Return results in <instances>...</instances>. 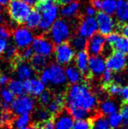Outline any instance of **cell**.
<instances>
[{"label":"cell","instance_id":"cell-1","mask_svg":"<svg viewBox=\"0 0 128 129\" xmlns=\"http://www.w3.org/2000/svg\"><path fill=\"white\" fill-rule=\"evenodd\" d=\"M65 104L68 108L77 107L91 112L97 107V99L92 90L87 84H71L65 98Z\"/></svg>","mask_w":128,"mask_h":129},{"label":"cell","instance_id":"cell-2","mask_svg":"<svg viewBox=\"0 0 128 129\" xmlns=\"http://www.w3.org/2000/svg\"><path fill=\"white\" fill-rule=\"evenodd\" d=\"M37 10L41 16L39 27L42 33H48L52 25L58 19L60 8L56 0H48L44 3H39Z\"/></svg>","mask_w":128,"mask_h":129},{"label":"cell","instance_id":"cell-3","mask_svg":"<svg viewBox=\"0 0 128 129\" xmlns=\"http://www.w3.org/2000/svg\"><path fill=\"white\" fill-rule=\"evenodd\" d=\"M39 79L45 83H51L55 86H62L67 82L65 69L58 63H52L40 71Z\"/></svg>","mask_w":128,"mask_h":129},{"label":"cell","instance_id":"cell-4","mask_svg":"<svg viewBox=\"0 0 128 129\" xmlns=\"http://www.w3.org/2000/svg\"><path fill=\"white\" fill-rule=\"evenodd\" d=\"M49 39L55 45L68 42L71 38V27L63 19H58L50 27Z\"/></svg>","mask_w":128,"mask_h":129},{"label":"cell","instance_id":"cell-5","mask_svg":"<svg viewBox=\"0 0 128 129\" xmlns=\"http://www.w3.org/2000/svg\"><path fill=\"white\" fill-rule=\"evenodd\" d=\"M32 11V7L23 0H11L8 4V12L12 21L22 24Z\"/></svg>","mask_w":128,"mask_h":129},{"label":"cell","instance_id":"cell-6","mask_svg":"<svg viewBox=\"0 0 128 129\" xmlns=\"http://www.w3.org/2000/svg\"><path fill=\"white\" fill-rule=\"evenodd\" d=\"M35 105V101L29 95H21L15 98L10 105V110L16 115L30 114Z\"/></svg>","mask_w":128,"mask_h":129},{"label":"cell","instance_id":"cell-7","mask_svg":"<svg viewBox=\"0 0 128 129\" xmlns=\"http://www.w3.org/2000/svg\"><path fill=\"white\" fill-rule=\"evenodd\" d=\"M54 54L57 63L60 65H68L74 60L75 51L68 42L56 45L54 49Z\"/></svg>","mask_w":128,"mask_h":129},{"label":"cell","instance_id":"cell-8","mask_svg":"<svg viewBox=\"0 0 128 129\" xmlns=\"http://www.w3.org/2000/svg\"><path fill=\"white\" fill-rule=\"evenodd\" d=\"M12 37H13L16 48H20V49H24L31 46L34 39L32 30L28 29L26 26L17 27L13 31Z\"/></svg>","mask_w":128,"mask_h":129},{"label":"cell","instance_id":"cell-9","mask_svg":"<svg viewBox=\"0 0 128 129\" xmlns=\"http://www.w3.org/2000/svg\"><path fill=\"white\" fill-rule=\"evenodd\" d=\"M31 48L35 54H39L48 58L54 53L55 47H54V43L49 38L39 36L33 39Z\"/></svg>","mask_w":128,"mask_h":129},{"label":"cell","instance_id":"cell-10","mask_svg":"<svg viewBox=\"0 0 128 129\" xmlns=\"http://www.w3.org/2000/svg\"><path fill=\"white\" fill-rule=\"evenodd\" d=\"M96 20L97 24V32L103 36H107L108 34L115 32L116 29V22L111 15L100 12L96 15Z\"/></svg>","mask_w":128,"mask_h":129},{"label":"cell","instance_id":"cell-11","mask_svg":"<svg viewBox=\"0 0 128 129\" xmlns=\"http://www.w3.org/2000/svg\"><path fill=\"white\" fill-rule=\"evenodd\" d=\"M127 64L126 56L118 52H114L111 54L105 60L106 70L113 72L118 73L125 70Z\"/></svg>","mask_w":128,"mask_h":129},{"label":"cell","instance_id":"cell-12","mask_svg":"<svg viewBox=\"0 0 128 129\" xmlns=\"http://www.w3.org/2000/svg\"><path fill=\"white\" fill-rule=\"evenodd\" d=\"M14 69L18 78L21 81L31 79L33 77L35 73V70L31 66V64L26 61L22 60L18 55L14 58Z\"/></svg>","mask_w":128,"mask_h":129},{"label":"cell","instance_id":"cell-13","mask_svg":"<svg viewBox=\"0 0 128 129\" xmlns=\"http://www.w3.org/2000/svg\"><path fill=\"white\" fill-rule=\"evenodd\" d=\"M106 45L105 37L100 34H96L89 38L86 45V52L89 55H99L104 50Z\"/></svg>","mask_w":128,"mask_h":129},{"label":"cell","instance_id":"cell-14","mask_svg":"<svg viewBox=\"0 0 128 129\" xmlns=\"http://www.w3.org/2000/svg\"><path fill=\"white\" fill-rule=\"evenodd\" d=\"M77 33L80 36L89 39L97 34V24L95 17H84L78 26Z\"/></svg>","mask_w":128,"mask_h":129},{"label":"cell","instance_id":"cell-15","mask_svg":"<svg viewBox=\"0 0 128 129\" xmlns=\"http://www.w3.org/2000/svg\"><path fill=\"white\" fill-rule=\"evenodd\" d=\"M24 83L25 93L33 97H39L41 93L45 91L46 84L39 78L32 77L31 79L23 81Z\"/></svg>","mask_w":128,"mask_h":129},{"label":"cell","instance_id":"cell-16","mask_svg":"<svg viewBox=\"0 0 128 129\" xmlns=\"http://www.w3.org/2000/svg\"><path fill=\"white\" fill-rule=\"evenodd\" d=\"M106 70L105 59L101 54L91 55L89 59V73L93 77H101Z\"/></svg>","mask_w":128,"mask_h":129},{"label":"cell","instance_id":"cell-17","mask_svg":"<svg viewBox=\"0 0 128 129\" xmlns=\"http://www.w3.org/2000/svg\"><path fill=\"white\" fill-rule=\"evenodd\" d=\"M74 119L68 112H61L55 115L54 120L55 129H72Z\"/></svg>","mask_w":128,"mask_h":129},{"label":"cell","instance_id":"cell-18","mask_svg":"<svg viewBox=\"0 0 128 129\" xmlns=\"http://www.w3.org/2000/svg\"><path fill=\"white\" fill-rule=\"evenodd\" d=\"M75 67L77 70L82 74L89 73V59L90 55L85 50H82V51H78L75 55Z\"/></svg>","mask_w":128,"mask_h":129},{"label":"cell","instance_id":"cell-19","mask_svg":"<svg viewBox=\"0 0 128 129\" xmlns=\"http://www.w3.org/2000/svg\"><path fill=\"white\" fill-rule=\"evenodd\" d=\"M114 14L119 23L125 24L128 22V5L126 0H117V7Z\"/></svg>","mask_w":128,"mask_h":129},{"label":"cell","instance_id":"cell-20","mask_svg":"<svg viewBox=\"0 0 128 129\" xmlns=\"http://www.w3.org/2000/svg\"><path fill=\"white\" fill-rule=\"evenodd\" d=\"M65 105V98L62 95H57L53 98L48 105V111L52 116H55L62 112Z\"/></svg>","mask_w":128,"mask_h":129},{"label":"cell","instance_id":"cell-21","mask_svg":"<svg viewBox=\"0 0 128 129\" xmlns=\"http://www.w3.org/2000/svg\"><path fill=\"white\" fill-rule=\"evenodd\" d=\"M65 75H66V79L71 84H76L80 83L82 79V74L77 70L75 66H68L65 69Z\"/></svg>","mask_w":128,"mask_h":129},{"label":"cell","instance_id":"cell-22","mask_svg":"<svg viewBox=\"0 0 128 129\" xmlns=\"http://www.w3.org/2000/svg\"><path fill=\"white\" fill-rule=\"evenodd\" d=\"M80 11V4L77 1L63 5L60 10V13L63 18H73L77 15Z\"/></svg>","mask_w":128,"mask_h":129},{"label":"cell","instance_id":"cell-23","mask_svg":"<svg viewBox=\"0 0 128 129\" xmlns=\"http://www.w3.org/2000/svg\"><path fill=\"white\" fill-rule=\"evenodd\" d=\"M118 106L116 102H114L111 99H106V100L103 101L99 105V110H100L101 113L103 116H109L112 113L118 112Z\"/></svg>","mask_w":128,"mask_h":129},{"label":"cell","instance_id":"cell-24","mask_svg":"<svg viewBox=\"0 0 128 129\" xmlns=\"http://www.w3.org/2000/svg\"><path fill=\"white\" fill-rule=\"evenodd\" d=\"M41 16L40 13L38 10H32L31 12L29 13V15L27 16L25 24L26 26L30 30H33L39 27V22H40Z\"/></svg>","mask_w":128,"mask_h":129},{"label":"cell","instance_id":"cell-25","mask_svg":"<svg viewBox=\"0 0 128 129\" xmlns=\"http://www.w3.org/2000/svg\"><path fill=\"white\" fill-rule=\"evenodd\" d=\"M8 89L14 96H21L25 94L24 90V83L19 79H13L10 80L8 83Z\"/></svg>","mask_w":128,"mask_h":129},{"label":"cell","instance_id":"cell-26","mask_svg":"<svg viewBox=\"0 0 128 129\" xmlns=\"http://www.w3.org/2000/svg\"><path fill=\"white\" fill-rule=\"evenodd\" d=\"M48 58L42 55H39V54H33V56L30 60V64L33 68L34 70L37 71H41L44 70L46 67H48Z\"/></svg>","mask_w":128,"mask_h":129},{"label":"cell","instance_id":"cell-27","mask_svg":"<svg viewBox=\"0 0 128 129\" xmlns=\"http://www.w3.org/2000/svg\"><path fill=\"white\" fill-rule=\"evenodd\" d=\"M70 42L69 44L74 48V50L76 51H82L86 48V45H87V39L82 37L79 34H75L73 37L70 38Z\"/></svg>","mask_w":128,"mask_h":129},{"label":"cell","instance_id":"cell-28","mask_svg":"<svg viewBox=\"0 0 128 129\" xmlns=\"http://www.w3.org/2000/svg\"><path fill=\"white\" fill-rule=\"evenodd\" d=\"M112 48H114L115 52L120 53L125 56L128 55V39L124 36H120Z\"/></svg>","mask_w":128,"mask_h":129},{"label":"cell","instance_id":"cell-29","mask_svg":"<svg viewBox=\"0 0 128 129\" xmlns=\"http://www.w3.org/2000/svg\"><path fill=\"white\" fill-rule=\"evenodd\" d=\"M107 121L109 126L111 129H118L123 125V119L120 114V112H115L111 115H109L107 118Z\"/></svg>","mask_w":128,"mask_h":129},{"label":"cell","instance_id":"cell-30","mask_svg":"<svg viewBox=\"0 0 128 129\" xmlns=\"http://www.w3.org/2000/svg\"><path fill=\"white\" fill-rule=\"evenodd\" d=\"M117 7V0H102L101 5V12L106 13L108 15H111L115 13Z\"/></svg>","mask_w":128,"mask_h":129},{"label":"cell","instance_id":"cell-31","mask_svg":"<svg viewBox=\"0 0 128 129\" xmlns=\"http://www.w3.org/2000/svg\"><path fill=\"white\" fill-rule=\"evenodd\" d=\"M31 122V117L29 114H22L18 115L13 120V126L16 129H22L29 126Z\"/></svg>","mask_w":128,"mask_h":129},{"label":"cell","instance_id":"cell-32","mask_svg":"<svg viewBox=\"0 0 128 129\" xmlns=\"http://www.w3.org/2000/svg\"><path fill=\"white\" fill-rule=\"evenodd\" d=\"M68 109V113L72 117L74 120L82 119H87L90 115V112L84 110L82 108H77V107H71Z\"/></svg>","mask_w":128,"mask_h":129},{"label":"cell","instance_id":"cell-33","mask_svg":"<svg viewBox=\"0 0 128 129\" xmlns=\"http://www.w3.org/2000/svg\"><path fill=\"white\" fill-rule=\"evenodd\" d=\"M91 129H111L106 117L97 116L91 120Z\"/></svg>","mask_w":128,"mask_h":129},{"label":"cell","instance_id":"cell-34","mask_svg":"<svg viewBox=\"0 0 128 129\" xmlns=\"http://www.w3.org/2000/svg\"><path fill=\"white\" fill-rule=\"evenodd\" d=\"M72 129H91V119L87 118L74 120Z\"/></svg>","mask_w":128,"mask_h":129},{"label":"cell","instance_id":"cell-35","mask_svg":"<svg viewBox=\"0 0 128 129\" xmlns=\"http://www.w3.org/2000/svg\"><path fill=\"white\" fill-rule=\"evenodd\" d=\"M121 87L122 86H120V84L118 83H116V82L114 83V82H112V83H110V84L106 85L105 90L109 95L112 96V97H116V96L119 95Z\"/></svg>","mask_w":128,"mask_h":129},{"label":"cell","instance_id":"cell-36","mask_svg":"<svg viewBox=\"0 0 128 129\" xmlns=\"http://www.w3.org/2000/svg\"><path fill=\"white\" fill-rule=\"evenodd\" d=\"M0 97L2 99V103L6 104V105H11L15 99V96L8 89H3L2 91L0 92Z\"/></svg>","mask_w":128,"mask_h":129},{"label":"cell","instance_id":"cell-37","mask_svg":"<svg viewBox=\"0 0 128 129\" xmlns=\"http://www.w3.org/2000/svg\"><path fill=\"white\" fill-rule=\"evenodd\" d=\"M51 118L52 115L48 111V109H41V110L38 111L37 113H36V119L39 123L49 120V119H51Z\"/></svg>","mask_w":128,"mask_h":129},{"label":"cell","instance_id":"cell-38","mask_svg":"<svg viewBox=\"0 0 128 129\" xmlns=\"http://www.w3.org/2000/svg\"><path fill=\"white\" fill-rule=\"evenodd\" d=\"M4 56L5 59L12 60L17 56V48L14 45H7L5 52H4Z\"/></svg>","mask_w":128,"mask_h":129},{"label":"cell","instance_id":"cell-39","mask_svg":"<svg viewBox=\"0 0 128 129\" xmlns=\"http://www.w3.org/2000/svg\"><path fill=\"white\" fill-rule=\"evenodd\" d=\"M101 78H102V82L104 85H108L110 83H111L114 80V74L113 72L110 71L108 70H105L104 71V73L101 75Z\"/></svg>","mask_w":128,"mask_h":129},{"label":"cell","instance_id":"cell-40","mask_svg":"<svg viewBox=\"0 0 128 129\" xmlns=\"http://www.w3.org/2000/svg\"><path fill=\"white\" fill-rule=\"evenodd\" d=\"M52 99H53V97H52V95L50 94V92L46 91V90H45L43 93H41L40 95L39 96V103H40L43 106L48 105V104L51 102Z\"/></svg>","mask_w":128,"mask_h":129},{"label":"cell","instance_id":"cell-41","mask_svg":"<svg viewBox=\"0 0 128 129\" xmlns=\"http://www.w3.org/2000/svg\"><path fill=\"white\" fill-rule=\"evenodd\" d=\"M120 36H121L120 35V34H118V33H117V32H113V33H111V34H108L105 38L106 44H108L109 46L112 47L113 45L116 43V41H118V38H119Z\"/></svg>","mask_w":128,"mask_h":129},{"label":"cell","instance_id":"cell-42","mask_svg":"<svg viewBox=\"0 0 128 129\" xmlns=\"http://www.w3.org/2000/svg\"><path fill=\"white\" fill-rule=\"evenodd\" d=\"M34 53L31 48V47H28L24 49H22V52L19 54V57L21 58L24 61H28V60H31V58L33 56Z\"/></svg>","mask_w":128,"mask_h":129},{"label":"cell","instance_id":"cell-43","mask_svg":"<svg viewBox=\"0 0 128 129\" xmlns=\"http://www.w3.org/2000/svg\"><path fill=\"white\" fill-rule=\"evenodd\" d=\"M120 99L122 100V102L124 104H128V84L125 85V86L121 87V90H120L119 95Z\"/></svg>","mask_w":128,"mask_h":129},{"label":"cell","instance_id":"cell-44","mask_svg":"<svg viewBox=\"0 0 128 129\" xmlns=\"http://www.w3.org/2000/svg\"><path fill=\"white\" fill-rule=\"evenodd\" d=\"M120 114L123 119V125H125V127L128 128V104H125L121 109Z\"/></svg>","mask_w":128,"mask_h":129},{"label":"cell","instance_id":"cell-45","mask_svg":"<svg viewBox=\"0 0 128 129\" xmlns=\"http://www.w3.org/2000/svg\"><path fill=\"white\" fill-rule=\"evenodd\" d=\"M38 129H55L54 121L49 119V120H47L45 122L39 123V126Z\"/></svg>","mask_w":128,"mask_h":129},{"label":"cell","instance_id":"cell-46","mask_svg":"<svg viewBox=\"0 0 128 129\" xmlns=\"http://www.w3.org/2000/svg\"><path fill=\"white\" fill-rule=\"evenodd\" d=\"M84 13H85L86 17H96L97 15V10L91 5H89L85 8V11H84Z\"/></svg>","mask_w":128,"mask_h":129},{"label":"cell","instance_id":"cell-47","mask_svg":"<svg viewBox=\"0 0 128 129\" xmlns=\"http://www.w3.org/2000/svg\"><path fill=\"white\" fill-rule=\"evenodd\" d=\"M10 31H9V29L7 27L0 26V38L7 40L10 37Z\"/></svg>","mask_w":128,"mask_h":129},{"label":"cell","instance_id":"cell-48","mask_svg":"<svg viewBox=\"0 0 128 129\" xmlns=\"http://www.w3.org/2000/svg\"><path fill=\"white\" fill-rule=\"evenodd\" d=\"M7 45H8L7 40H5V39H2V38H0V55L4 54V52H5Z\"/></svg>","mask_w":128,"mask_h":129},{"label":"cell","instance_id":"cell-49","mask_svg":"<svg viewBox=\"0 0 128 129\" xmlns=\"http://www.w3.org/2000/svg\"><path fill=\"white\" fill-rule=\"evenodd\" d=\"M121 34L122 36H124L125 38L128 39V22L123 24V26L121 27Z\"/></svg>","mask_w":128,"mask_h":129},{"label":"cell","instance_id":"cell-50","mask_svg":"<svg viewBox=\"0 0 128 129\" xmlns=\"http://www.w3.org/2000/svg\"><path fill=\"white\" fill-rule=\"evenodd\" d=\"M101 5H102V0H91V5L94 7L97 11L101 9Z\"/></svg>","mask_w":128,"mask_h":129},{"label":"cell","instance_id":"cell-51","mask_svg":"<svg viewBox=\"0 0 128 129\" xmlns=\"http://www.w3.org/2000/svg\"><path fill=\"white\" fill-rule=\"evenodd\" d=\"M9 81V77L8 76H5V75H1L0 76V85H5V84H8Z\"/></svg>","mask_w":128,"mask_h":129},{"label":"cell","instance_id":"cell-52","mask_svg":"<svg viewBox=\"0 0 128 129\" xmlns=\"http://www.w3.org/2000/svg\"><path fill=\"white\" fill-rule=\"evenodd\" d=\"M23 1L25 2L26 4H27L28 5H30V6H34V5H36V4L38 3L37 0H23Z\"/></svg>","mask_w":128,"mask_h":129},{"label":"cell","instance_id":"cell-53","mask_svg":"<svg viewBox=\"0 0 128 129\" xmlns=\"http://www.w3.org/2000/svg\"><path fill=\"white\" fill-rule=\"evenodd\" d=\"M60 4L62 5H66V4H68V3H71V2H75V1H77V0H57Z\"/></svg>","mask_w":128,"mask_h":129},{"label":"cell","instance_id":"cell-54","mask_svg":"<svg viewBox=\"0 0 128 129\" xmlns=\"http://www.w3.org/2000/svg\"><path fill=\"white\" fill-rule=\"evenodd\" d=\"M10 2H11V0H0V5H1V6H5V5H8Z\"/></svg>","mask_w":128,"mask_h":129},{"label":"cell","instance_id":"cell-55","mask_svg":"<svg viewBox=\"0 0 128 129\" xmlns=\"http://www.w3.org/2000/svg\"><path fill=\"white\" fill-rule=\"evenodd\" d=\"M22 129H38V128L35 127V126H26V127L22 128Z\"/></svg>","mask_w":128,"mask_h":129},{"label":"cell","instance_id":"cell-56","mask_svg":"<svg viewBox=\"0 0 128 129\" xmlns=\"http://www.w3.org/2000/svg\"><path fill=\"white\" fill-rule=\"evenodd\" d=\"M39 3H44V2H47V1H48V0H37Z\"/></svg>","mask_w":128,"mask_h":129},{"label":"cell","instance_id":"cell-57","mask_svg":"<svg viewBox=\"0 0 128 129\" xmlns=\"http://www.w3.org/2000/svg\"><path fill=\"white\" fill-rule=\"evenodd\" d=\"M3 125V122H2V118H1V113H0V126Z\"/></svg>","mask_w":128,"mask_h":129},{"label":"cell","instance_id":"cell-58","mask_svg":"<svg viewBox=\"0 0 128 129\" xmlns=\"http://www.w3.org/2000/svg\"><path fill=\"white\" fill-rule=\"evenodd\" d=\"M1 11H2V6L0 5V12H1Z\"/></svg>","mask_w":128,"mask_h":129},{"label":"cell","instance_id":"cell-59","mask_svg":"<svg viewBox=\"0 0 128 129\" xmlns=\"http://www.w3.org/2000/svg\"><path fill=\"white\" fill-rule=\"evenodd\" d=\"M1 19H2V18H1V16H0V21H1Z\"/></svg>","mask_w":128,"mask_h":129},{"label":"cell","instance_id":"cell-60","mask_svg":"<svg viewBox=\"0 0 128 129\" xmlns=\"http://www.w3.org/2000/svg\"><path fill=\"white\" fill-rule=\"evenodd\" d=\"M126 2H127V5H128V0H126Z\"/></svg>","mask_w":128,"mask_h":129},{"label":"cell","instance_id":"cell-61","mask_svg":"<svg viewBox=\"0 0 128 129\" xmlns=\"http://www.w3.org/2000/svg\"><path fill=\"white\" fill-rule=\"evenodd\" d=\"M0 76H1V73H0Z\"/></svg>","mask_w":128,"mask_h":129}]
</instances>
